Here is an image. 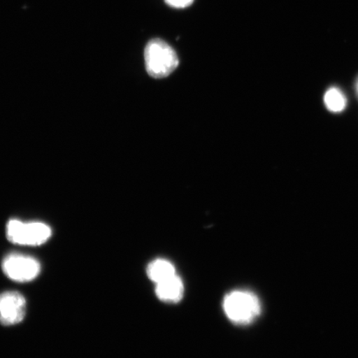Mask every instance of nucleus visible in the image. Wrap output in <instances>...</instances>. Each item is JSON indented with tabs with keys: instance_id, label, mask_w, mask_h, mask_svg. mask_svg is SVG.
I'll return each mask as SVG.
<instances>
[{
	"instance_id": "1",
	"label": "nucleus",
	"mask_w": 358,
	"mask_h": 358,
	"mask_svg": "<svg viewBox=\"0 0 358 358\" xmlns=\"http://www.w3.org/2000/svg\"><path fill=\"white\" fill-rule=\"evenodd\" d=\"M222 307L228 319L239 325L252 324L262 312L259 298L248 290L231 291L224 298Z\"/></svg>"
},
{
	"instance_id": "2",
	"label": "nucleus",
	"mask_w": 358,
	"mask_h": 358,
	"mask_svg": "<svg viewBox=\"0 0 358 358\" xmlns=\"http://www.w3.org/2000/svg\"><path fill=\"white\" fill-rule=\"evenodd\" d=\"M147 73L154 78L168 77L178 66L176 52L166 42L153 39L148 43L145 50Z\"/></svg>"
},
{
	"instance_id": "3",
	"label": "nucleus",
	"mask_w": 358,
	"mask_h": 358,
	"mask_svg": "<svg viewBox=\"0 0 358 358\" xmlns=\"http://www.w3.org/2000/svg\"><path fill=\"white\" fill-rule=\"evenodd\" d=\"M6 234L13 244L35 246L47 243L52 230L43 222H22L13 219L8 223Z\"/></svg>"
},
{
	"instance_id": "4",
	"label": "nucleus",
	"mask_w": 358,
	"mask_h": 358,
	"mask_svg": "<svg viewBox=\"0 0 358 358\" xmlns=\"http://www.w3.org/2000/svg\"><path fill=\"white\" fill-rule=\"evenodd\" d=\"M2 270L8 278L13 281L29 282L39 275L41 266L37 259L24 255L11 254L4 258Z\"/></svg>"
},
{
	"instance_id": "5",
	"label": "nucleus",
	"mask_w": 358,
	"mask_h": 358,
	"mask_svg": "<svg viewBox=\"0 0 358 358\" xmlns=\"http://www.w3.org/2000/svg\"><path fill=\"white\" fill-rule=\"evenodd\" d=\"M26 299L16 291L0 294V323L4 326L21 323L26 315Z\"/></svg>"
},
{
	"instance_id": "6",
	"label": "nucleus",
	"mask_w": 358,
	"mask_h": 358,
	"mask_svg": "<svg viewBox=\"0 0 358 358\" xmlns=\"http://www.w3.org/2000/svg\"><path fill=\"white\" fill-rule=\"evenodd\" d=\"M155 294L161 301L176 303L181 301L185 294V285L180 277L176 275L171 278L156 285Z\"/></svg>"
},
{
	"instance_id": "7",
	"label": "nucleus",
	"mask_w": 358,
	"mask_h": 358,
	"mask_svg": "<svg viewBox=\"0 0 358 358\" xmlns=\"http://www.w3.org/2000/svg\"><path fill=\"white\" fill-rule=\"evenodd\" d=\"M147 275L157 285L177 274L176 268L171 262L165 259H157L148 266Z\"/></svg>"
},
{
	"instance_id": "8",
	"label": "nucleus",
	"mask_w": 358,
	"mask_h": 358,
	"mask_svg": "<svg viewBox=\"0 0 358 358\" xmlns=\"http://www.w3.org/2000/svg\"><path fill=\"white\" fill-rule=\"evenodd\" d=\"M324 103L330 111L338 113L345 109L347 99L339 89L331 88L325 94Z\"/></svg>"
},
{
	"instance_id": "9",
	"label": "nucleus",
	"mask_w": 358,
	"mask_h": 358,
	"mask_svg": "<svg viewBox=\"0 0 358 358\" xmlns=\"http://www.w3.org/2000/svg\"><path fill=\"white\" fill-rule=\"evenodd\" d=\"M165 2H166L169 6L181 8L191 6L194 0H165Z\"/></svg>"
},
{
	"instance_id": "10",
	"label": "nucleus",
	"mask_w": 358,
	"mask_h": 358,
	"mask_svg": "<svg viewBox=\"0 0 358 358\" xmlns=\"http://www.w3.org/2000/svg\"><path fill=\"white\" fill-rule=\"evenodd\" d=\"M356 89H357V93L358 95V80H357V85H356Z\"/></svg>"
}]
</instances>
